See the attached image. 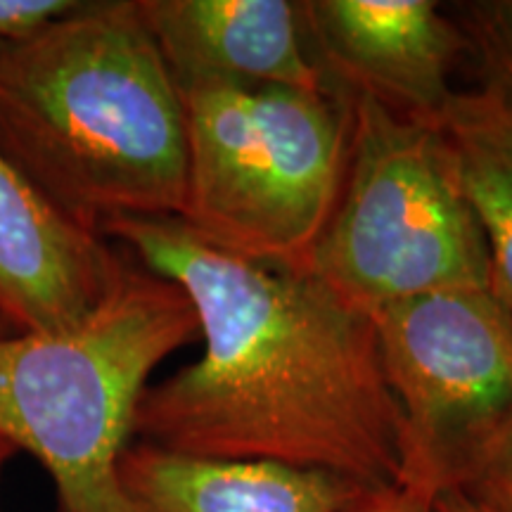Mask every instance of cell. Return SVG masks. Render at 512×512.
<instances>
[{
	"label": "cell",
	"instance_id": "obj_1",
	"mask_svg": "<svg viewBox=\"0 0 512 512\" xmlns=\"http://www.w3.org/2000/svg\"><path fill=\"white\" fill-rule=\"evenodd\" d=\"M102 235L188 294L204 342L195 363L147 387L133 439L368 489L401 482V418L373 318L304 268L216 247L181 216H126Z\"/></svg>",
	"mask_w": 512,
	"mask_h": 512
},
{
	"label": "cell",
	"instance_id": "obj_2",
	"mask_svg": "<svg viewBox=\"0 0 512 512\" xmlns=\"http://www.w3.org/2000/svg\"><path fill=\"white\" fill-rule=\"evenodd\" d=\"M0 150L100 235L126 216L183 214V95L138 0H79L0 46Z\"/></svg>",
	"mask_w": 512,
	"mask_h": 512
},
{
	"label": "cell",
	"instance_id": "obj_3",
	"mask_svg": "<svg viewBox=\"0 0 512 512\" xmlns=\"http://www.w3.org/2000/svg\"><path fill=\"white\" fill-rule=\"evenodd\" d=\"M195 339L188 294L136 259L74 328L0 335V437L48 472L60 512H124L119 463L140 401Z\"/></svg>",
	"mask_w": 512,
	"mask_h": 512
},
{
	"label": "cell",
	"instance_id": "obj_4",
	"mask_svg": "<svg viewBox=\"0 0 512 512\" xmlns=\"http://www.w3.org/2000/svg\"><path fill=\"white\" fill-rule=\"evenodd\" d=\"M181 219L228 252L304 268L347 171L351 112L332 91L249 83L181 88Z\"/></svg>",
	"mask_w": 512,
	"mask_h": 512
},
{
	"label": "cell",
	"instance_id": "obj_5",
	"mask_svg": "<svg viewBox=\"0 0 512 512\" xmlns=\"http://www.w3.org/2000/svg\"><path fill=\"white\" fill-rule=\"evenodd\" d=\"M347 171L304 271L375 316L451 290H491L489 249L434 124L347 98Z\"/></svg>",
	"mask_w": 512,
	"mask_h": 512
},
{
	"label": "cell",
	"instance_id": "obj_6",
	"mask_svg": "<svg viewBox=\"0 0 512 512\" xmlns=\"http://www.w3.org/2000/svg\"><path fill=\"white\" fill-rule=\"evenodd\" d=\"M370 318L401 418V482L456 489L512 413L510 313L491 290H451Z\"/></svg>",
	"mask_w": 512,
	"mask_h": 512
},
{
	"label": "cell",
	"instance_id": "obj_7",
	"mask_svg": "<svg viewBox=\"0 0 512 512\" xmlns=\"http://www.w3.org/2000/svg\"><path fill=\"white\" fill-rule=\"evenodd\" d=\"M306 46L332 91L434 124L472 50L437 0H299Z\"/></svg>",
	"mask_w": 512,
	"mask_h": 512
},
{
	"label": "cell",
	"instance_id": "obj_8",
	"mask_svg": "<svg viewBox=\"0 0 512 512\" xmlns=\"http://www.w3.org/2000/svg\"><path fill=\"white\" fill-rule=\"evenodd\" d=\"M112 240L83 228L0 150V323L15 335L79 325L128 268Z\"/></svg>",
	"mask_w": 512,
	"mask_h": 512
},
{
	"label": "cell",
	"instance_id": "obj_9",
	"mask_svg": "<svg viewBox=\"0 0 512 512\" xmlns=\"http://www.w3.org/2000/svg\"><path fill=\"white\" fill-rule=\"evenodd\" d=\"M138 8L178 88H330L306 46L299 0H138Z\"/></svg>",
	"mask_w": 512,
	"mask_h": 512
},
{
	"label": "cell",
	"instance_id": "obj_10",
	"mask_svg": "<svg viewBox=\"0 0 512 512\" xmlns=\"http://www.w3.org/2000/svg\"><path fill=\"white\" fill-rule=\"evenodd\" d=\"M124 512H342L351 479L268 460L202 458L131 441L119 463Z\"/></svg>",
	"mask_w": 512,
	"mask_h": 512
},
{
	"label": "cell",
	"instance_id": "obj_11",
	"mask_svg": "<svg viewBox=\"0 0 512 512\" xmlns=\"http://www.w3.org/2000/svg\"><path fill=\"white\" fill-rule=\"evenodd\" d=\"M434 128L482 228L491 292L512 318V91H456Z\"/></svg>",
	"mask_w": 512,
	"mask_h": 512
},
{
	"label": "cell",
	"instance_id": "obj_12",
	"mask_svg": "<svg viewBox=\"0 0 512 512\" xmlns=\"http://www.w3.org/2000/svg\"><path fill=\"white\" fill-rule=\"evenodd\" d=\"M451 8L470 41L479 83L512 91V0H470Z\"/></svg>",
	"mask_w": 512,
	"mask_h": 512
},
{
	"label": "cell",
	"instance_id": "obj_13",
	"mask_svg": "<svg viewBox=\"0 0 512 512\" xmlns=\"http://www.w3.org/2000/svg\"><path fill=\"white\" fill-rule=\"evenodd\" d=\"M456 489L498 512H512V413Z\"/></svg>",
	"mask_w": 512,
	"mask_h": 512
},
{
	"label": "cell",
	"instance_id": "obj_14",
	"mask_svg": "<svg viewBox=\"0 0 512 512\" xmlns=\"http://www.w3.org/2000/svg\"><path fill=\"white\" fill-rule=\"evenodd\" d=\"M76 3L79 0H0V46L34 34Z\"/></svg>",
	"mask_w": 512,
	"mask_h": 512
},
{
	"label": "cell",
	"instance_id": "obj_15",
	"mask_svg": "<svg viewBox=\"0 0 512 512\" xmlns=\"http://www.w3.org/2000/svg\"><path fill=\"white\" fill-rule=\"evenodd\" d=\"M342 512H437V496L406 482L373 486Z\"/></svg>",
	"mask_w": 512,
	"mask_h": 512
},
{
	"label": "cell",
	"instance_id": "obj_16",
	"mask_svg": "<svg viewBox=\"0 0 512 512\" xmlns=\"http://www.w3.org/2000/svg\"><path fill=\"white\" fill-rule=\"evenodd\" d=\"M437 512H498L460 489H448L437 496Z\"/></svg>",
	"mask_w": 512,
	"mask_h": 512
},
{
	"label": "cell",
	"instance_id": "obj_17",
	"mask_svg": "<svg viewBox=\"0 0 512 512\" xmlns=\"http://www.w3.org/2000/svg\"><path fill=\"white\" fill-rule=\"evenodd\" d=\"M15 456H17L15 448H12V446L8 444V441H5L3 437H0V472L5 470V465H8L10 460L15 458Z\"/></svg>",
	"mask_w": 512,
	"mask_h": 512
},
{
	"label": "cell",
	"instance_id": "obj_18",
	"mask_svg": "<svg viewBox=\"0 0 512 512\" xmlns=\"http://www.w3.org/2000/svg\"><path fill=\"white\" fill-rule=\"evenodd\" d=\"M8 332H10V330H8V328H5V325H3V323H0V335H8Z\"/></svg>",
	"mask_w": 512,
	"mask_h": 512
},
{
	"label": "cell",
	"instance_id": "obj_19",
	"mask_svg": "<svg viewBox=\"0 0 512 512\" xmlns=\"http://www.w3.org/2000/svg\"><path fill=\"white\" fill-rule=\"evenodd\" d=\"M0 512H3V505H0Z\"/></svg>",
	"mask_w": 512,
	"mask_h": 512
}]
</instances>
